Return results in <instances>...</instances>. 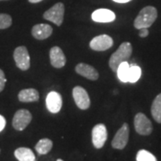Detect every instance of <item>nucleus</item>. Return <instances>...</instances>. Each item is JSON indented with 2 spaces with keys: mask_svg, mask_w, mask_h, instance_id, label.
Here are the masks:
<instances>
[{
  "mask_svg": "<svg viewBox=\"0 0 161 161\" xmlns=\"http://www.w3.org/2000/svg\"><path fill=\"white\" fill-rule=\"evenodd\" d=\"M157 17H158V11L156 7L151 6H145L140 11L137 17L135 18L133 25L138 30L142 28L149 29L157 20Z\"/></svg>",
  "mask_w": 161,
  "mask_h": 161,
  "instance_id": "f257e3e1",
  "label": "nucleus"
},
{
  "mask_svg": "<svg viewBox=\"0 0 161 161\" xmlns=\"http://www.w3.org/2000/svg\"><path fill=\"white\" fill-rule=\"evenodd\" d=\"M132 53V47L130 42H124L117 48V50L112 54L109 58V67L113 72L116 73V70L120 64L127 61L131 58Z\"/></svg>",
  "mask_w": 161,
  "mask_h": 161,
  "instance_id": "f03ea898",
  "label": "nucleus"
},
{
  "mask_svg": "<svg viewBox=\"0 0 161 161\" xmlns=\"http://www.w3.org/2000/svg\"><path fill=\"white\" fill-rule=\"evenodd\" d=\"M64 5L60 2V3H57L48 10H47L43 14V18L55 23L58 26H61L64 22Z\"/></svg>",
  "mask_w": 161,
  "mask_h": 161,
  "instance_id": "7ed1b4c3",
  "label": "nucleus"
},
{
  "mask_svg": "<svg viewBox=\"0 0 161 161\" xmlns=\"http://www.w3.org/2000/svg\"><path fill=\"white\" fill-rule=\"evenodd\" d=\"M14 59L19 69L26 71L31 66V58L26 47L20 46L16 47L14 51Z\"/></svg>",
  "mask_w": 161,
  "mask_h": 161,
  "instance_id": "20e7f679",
  "label": "nucleus"
},
{
  "mask_svg": "<svg viewBox=\"0 0 161 161\" xmlns=\"http://www.w3.org/2000/svg\"><path fill=\"white\" fill-rule=\"evenodd\" d=\"M32 115L29 110L19 109L14 115L13 118V127L16 131H23L31 122Z\"/></svg>",
  "mask_w": 161,
  "mask_h": 161,
  "instance_id": "39448f33",
  "label": "nucleus"
},
{
  "mask_svg": "<svg viewBox=\"0 0 161 161\" xmlns=\"http://www.w3.org/2000/svg\"><path fill=\"white\" fill-rule=\"evenodd\" d=\"M134 128L137 133L141 135H150L153 131V126L150 120L142 114L138 113L134 117Z\"/></svg>",
  "mask_w": 161,
  "mask_h": 161,
  "instance_id": "423d86ee",
  "label": "nucleus"
},
{
  "mask_svg": "<svg viewBox=\"0 0 161 161\" xmlns=\"http://www.w3.org/2000/svg\"><path fill=\"white\" fill-rule=\"evenodd\" d=\"M129 125L128 124L125 123L121 128L116 132L115 135L113 138L112 141V147L116 150H123L125 148V146L128 143V140H129Z\"/></svg>",
  "mask_w": 161,
  "mask_h": 161,
  "instance_id": "0eeeda50",
  "label": "nucleus"
},
{
  "mask_svg": "<svg viewBox=\"0 0 161 161\" xmlns=\"http://www.w3.org/2000/svg\"><path fill=\"white\" fill-rule=\"evenodd\" d=\"M92 137L93 146L96 149H101L108 139V131L106 125L103 124H98L95 125L92 129Z\"/></svg>",
  "mask_w": 161,
  "mask_h": 161,
  "instance_id": "6e6552de",
  "label": "nucleus"
},
{
  "mask_svg": "<svg viewBox=\"0 0 161 161\" xmlns=\"http://www.w3.org/2000/svg\"><path fill=\"white\" fill-rule=\"evenodd\" d=\"M73 97L75 99L76 106L82 110H86L91 106V99L89 94L84 88L80 86H76L73 90Z\"/></svg>",
  "mask_w": 161,
  "mask_h": 161,
  "instance_id": "1a4fd4ad",
  "label": "nucleus"
},
{
  "mask_svg": "<svg viewBox=\"0 0 161 161\" xmlns=\"http://www.w3.org/2000/svg\"><path fill=\"white\" fill-rule=\"evenodd\" d=\"M113 39L108 35L102 34L93 38L90 42V47L95 51H105L113 46Z\"/></svg>",
  "mask_w": 161,
  "mask_h": 161,
  "instance_id": "9d476101",
  "label": "nucleus"
},
{
  "mask_svg": "<svg viewBox=\"0 0 161 161\" xmlns=\"http://www.w3.org/2000/svg\"><path fill=\"white\" fill-rule=\"evenodd\" d=\"M62 97L58 92H51L47 94L46 98V106L50 113H58L62 108Z\"/></svg>",
  "mask_w": 161,
  "mask_h": 161,
  "instance_id": "9b49d317",
  "label": "nucleus"
},
{
  "mask_svg": "<svg viewBox=\"0 0 161 161\" xmlns=\"http://www.w3.org/2000/svg\"><path fill=\"white\" fill-rule=\"evenodd\" d=\"M49 58L52 66L55 68H62L66 63V58L63 50L59 47H53L49 51Z\"/></svg>",
  "mask_w": 161,
  "mask_h": 161,
  "instance_id": "f8f14e48",
  "label": "nucleus"
},
{
  "mask_svg": "<svg viewBox=\"0 0 161 161\" xmlns=\"http://www.w3.org/2000/svg\"><path fill=\"white\" fill-rule=\"evenodd\" d=\"M92 19L96 23H112L115 20V14L109 9L100 8L92 13Z\"/></svg>",
  "mask_w": 161,
  "mask_h": 161,
  "instance_id": "ddd939ff",
  "label": "nucleus"
},
{
  "mask_svg": "<svg viewBox=\"0 0 161 161\" xmlns=\"http://www.w3.org/2000/svg\"><path fill=\"white\" fill-rule=\"evenodd\" d=\"M75 71L78 75L85 77L92 80H96L98 79V73L93 66L84 63L78 64L75 66Z\"/></svg>",
  "mask_w": 161,
  "mask_h": 161,
  "instance_id": "4468645a",
  "label": "nucleus"
},
{
  "mask_svg": "<svg viewBox=\"0 0 161 161\" xmlns=\"http://www.w3.org/2000/svg\"><path fill=\"white\" fill-rule=\"evenodd\" d=\"M53 29L49 24L40 23L36 24L31 29V34L36 40H43L50 37L52 34Z\"/></svg>",
  "mask_w": 161,
  "mask_h": 161,
  "instance_id": "2eb2a0df",
  "label": "nucleus"
},
{
  "mask_svg": "<svg viewBox=\"0 0 161 161\" xmlns=\"http://www.w3.org/2000/svg\"><path fill=\"white\" fill-rule=\"evenodd\" d=\"M40 98V95L37 90L35 89H25L19 92L18 94V99L21 102H35L38 101Z\"/></svg>",
  "mask_w": 161,
  "mask_h": 161,
  "instance_id": "dca6fc26",
  "label": "nucleus"
},
{
  "mask_svg": "<svg viewBox=\"0 0 161 161\" xmlns=\"http://www.w3.org/2000/svg\"><path fill=\"white\" fill-rule=\"evenodd\" d=\"M14 156L18 161H36L34 153L29 148H18L14 151Z\"/></svg>",
  "mask_w": 161,
  "mask_h": 161,
  "instance_id": "f3484780",
  "label": "nucleus"
},
{
  "mask_svg": "<svg viewBox=\"0 0 161 161\" xmlns=\"http://www.w3.org/2000/svg\"><path fill=\"white\" fill-rule=\"evenodd\" d=\"M52 147H53V142L51 140L44 138L38 142V143L35 146V150L39 155H46L51 150Z\"/></svg>",
  "mask_w": 161,
  "mask_h": 161,
  "instance_id": "a211bd4d",
  "label": "nucleus"
},
{
  "mask_svg": "<svg viewBox=\"0 0 161 161\" xmlns=\"http://www.w3.org/2000/svg\"><path fill=\"white\" fill-rule=\"evenodd\" d=\"M151 115L156 122L161 124V93L158 94L151 105Z\"/></svg>",
  "mask_w": 161,
  "mask_h": 161,
  "instance_id": "6ab92c4d",
  "label": "nucleus"
},
{
  "mask_svg": "<svg viewBox=\"0 0 161 161\" xmlns=\"http://www.w3.org/2000/svg\"><path fill=\"white\" fill-rule=\"evenodd\" d=\"M129 68H130V64H128L127 61H125V62H123L122 64H120V65L118 66V68L116 70L117 77L122 82H128Z\"/></svg>",
  "mask_w": 161,
  "mask_h": 161,
  "instance_id": "aec40b11",
  "label": "nucleus"
},
{
  "mask_svg": "<svg viewBox=\"0 0 161 161\" xmlns=\"http://www.w3.org/2000/svg\"><path fill=\"white\" fill-rule=\"evenodd\" d=\"M142 75V69L137 64H130L129 68V75H128V82L134 83L141 78Z\"/></svg>",
  "mask_w": 161,
  "mask_h": 161,
  "instance_id": "412c9836",
  "label": "nucleus"
},
{
  "mask_svg": "<svg viewBox=\"0 0 161 161\" xmlns=\"http://www.w3.org/2000/svg\"><path fill=\"white\" fill-rule=\"evenodd\" d=\"M137 161H157L156 157L151 154L150 151L145 150H139L137 156H136Z\"/></svg>",
  "mask_w": 161,
  "mask_h": 161,
  "instance_id": "4be33fe9",
  "label": "nucleus"
},
{
  "mask_svg": "<svg viewBox=\"0 0 161 161\" xmlns=\"http://www.w3.org/2000/svg\"><path fill=\"white\" fill-rule=\"evenodd\" d=\"M12 17L7 14H0V30L9 28L12 25Z\"/></svg>",
  "mask_w": 161,
  "mask_h": 161,
  "instance_id": "5701e85b",
  "label": "nucleus"
},
{
  "mask_svg": "<svg viewBox=\"0 0 161 161\" xmlns=\"http://www.w3.org/2000/svg\"><path fill=\"white\" fill-rule=\"evenodd\" d=\"M6 79L5 77V73L2 69H0V92H3V90L5 89V85H6Z\"/></svg>",
  "mask_w": 161,
  "mask_h": 161,
  "instance_id": "b1692460",
  "label": "nucleus"
},
{
  "mask_svg": "<svg viewBox=\"0 0 161 161\" xmlns=\"http://www.w3.org/2000/svg\"><path fill=\"white\" fill-rule=\"evenodd\" d=\"M148 35H149V30L147 29V28L140 29V31H139V36H140L141 38H146Z\"/></svg>",
  "mask_w": 161,
  "mask_h": 161,
  "instance_id": "393cba45",
  "label": "nucleus"
},
{
  "mask_svg": "<svg viewBox=\"0 0 161 161\" xmlns=\"http://www.w3.org/2000/svg\"><path fill=\"white\" fill-rule=\"evenodd\" d=\"M6 118L3 116V115H0V132H2L4 129H5V127H6Z\"/></svg>",
  "mask_w": 161,
  "mask_h": 161,
  "instance_id": "a878e982",
  "label": "nucleus"
},
{
  "mask_svg": "<svg viewBox=\"0 0 161 161\" xmlns=\"http://www.w3.org/2000/svg\"><path fill=\"white\" fill-rule=\"evenodd\" d=\"M114 2H116V3H128L130 2L131 0H113Z\"/></svg>",
  "mask_w": 161,
  "mask_h": 161,
  "instance_id": "bb28decb",
  "label": "nucleus"
},
{
  "mask_svg": "<svg viewBox=\"0 0 161 161\" xmlns=\"http://www.w3.org/2000/svg\"><path fill=\"white\" fill-rule=\"evenodd\" d=\"M41 1H43V0H29L30 3H32V4H36V3H39Z\"/></svg>",
  "mask_w": 161,
  "mask_h": 161,
  "instance_id": "cd10ccee",
  "label": "nucleus"
},
{
  "mask_svg": "<svg viewBox=\"0 0 161 161\" xmlns=\"http://www.w3.org/2000/svg\"><path fill=\"white\" fill-rule=\"evenodd\" d=\"M57 161H64V160H63V159H61V158H58Z\"/></svg>",
  "mask_w": 161,
  "mask_h": 161,
  "instance_id": "c85d7f7f",
  "label": "nucleus"
},
{
  "mask_svg": "<svg viewBox=\"0 0 161 161\" xmlns=\"http://www.w3.org/2000/svg\"><path fill=\"white\" fill-rule=\"evenodd\" d=\"M0 1H7V0H0Z\"/></svg>",
  "mask_w": 161,
  "mask_h": 161,
  "instance_id": "c756f323",
  "label": "nucleus"
}]
</instances>
